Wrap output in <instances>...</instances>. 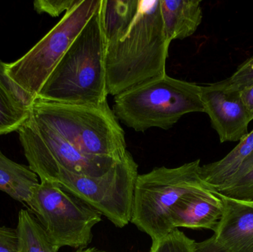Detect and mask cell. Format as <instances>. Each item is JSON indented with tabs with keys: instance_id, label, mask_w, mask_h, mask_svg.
Wrapping results in <instances>:
<instances>
[{
	"instance_id": "1",
	"label": "cell",
	"mask_w": 253,
	"mask_h": 252,
	"mask_svg": "<svg viewBox=\"0 0 253 252\" xmlns=\"http://www.w3.org/2000/svg\"><path fill=\"white\" fill-rule=\"evenodd\" d=\"M107 87L116 96L167 75L161 0H102Z\"/></svg>"
},
{
	"instance_id": "2",
	"label": "cell",
	"mask_w": 253,
	"mask_h": 252,
	"mask_svg": "<svg viewBox=\"0 0 253 252\" xmlns=\"http://www.w3.org/2000/svg\"><path fill=\"white\" fill-rule=\"evenodd\" d=\"M106 40L102 0L73 41L37 99L60 103L99 105L107 102Z\"/></svg>"
},
{
	"instance_id": "3",
	"label": "cell",
	"mask_w": 253,
	"mask_h": 252,
	"mask_svg": "<svg viewBox=\"0 0 253 252\" xmlns=\"http://www.w3.org/2000/svg\"><path fill=\"white\" fill-rule=\"evenodd\" d=\"M30 115L87 155L120 160L127 152L124 130L108 102L87 105L36 99Z\"/></svg>"
},
{
	"instance_id": "4",
	"label": "cell",
	"mask_w": 253,
	"mask_h": 252,
	"mask_svg": "<svg viewBox=\"0 0 253 252\" xmlns=\"http://www.w3.org/2000/svg\"><path fill=\"white\" fill-rule=\"evenodd\" d=\"M118 120L136 132L169 130L191 112H205L201 86L166 75L114 97Z\"/></svg>"
},
{
	"instance_id": "5",
	"label": "cell",
	"mask_w": 253,
	"mask_h": 252,
	"mask_svg": "<svg viewBox=\"0 0 253 252\" xmlns=\"http://www.w3.org/2000/svg\"><path fill=\"white\" fill-rule=\"evenodd\" d=\"M200 160L178 167H161L138 175L134 189L130 223L152 241L174 230L169 220L173 206L184 195L213 190L200 176Z\"/></svg>"
},
{
	"instance_id": "6",
	"label": "cell",
	"mask_w": 253,
	"mask_h": 252,
	"mask_svg": "<svg viewBox=\"0 0 253 252\" xmlns=\"http://www.w3.org/2000/svg\"><path fill=\"white\" fill-rule=\"evenodd\" d=\"M49 239L59 247L85 249L102 215L54 182L40 180L26 204Z\"/></svg>"
},
{
	"instance_id": "7",
	"label": "cell",
	"mask_w": 253,
	"mask_h": 252,
	"mask_svg": "<svg viewBox=\"0 0 253 252\" xmlns=\"http://www.w3.org/2000/svg\"><path fill=\"white\" fill-rule=\"evenodd\" d=\"M138 166L126 152L108 172L99 176L61 170L47 181L60 185L106 217L117 227L130 222Z\"/></svg>"
},
{
	"instance_id": "8",
	"label": "cell",
	"mask_w": 253,
	"mask_h": 252,
	"mask_svg": "<svg viewBox=\"0 0 253 252\" xmlns=\"http://www.w3.org/2000/svg\"><path fill=\"white\" fill-rule=\"evenodd\" d=\"M101 0H81L26 54L6 64L9 78L37 99V94Z\"/></svg>"
},
{
	"instance_id": "9",
	"label": "cell",
	"mask_w": 253,
	"mask_h": 252,
	"mask_svg": "<svg viewBox=\"0 0 253 252\" xmlns=\"http://www.w3.org/2000/svg\"><path fill=\"white\" fill-rule=\"evenodd\" d=\"M17 132L28 166L40 180H50L61 170L83 176H102L119 161L80 152L30 115Z\"/></svg>"
},
{
	"instance_id": "10",
	"label": "cell",
	"mask_w": 253,
	"mask_h": 252,
	"mask_svg": "<svg viewBox=\"0 0 253 252\" xmlns=\"http://www.w3.org/2000/svg\"><path fill=\"white\" fill-rule=\"evenodd\" d=\"M205 112L219 136L221 143L239 142L248 134L251 115L241 97L240 90H233L224 81L201 86Z\"/></svg>"
},
{
	"instance_id": "11",
	"label": "cell",
	"mask_w": 253,
	"mask_h": 252,
	"mask_svg": "<svg viewBox=\"0 0 253 252\" xmlns=\"http://www.w3.org/2000/svg\"><path fill=\"white\" fill-rule=\"evenodd\" d=\"M222 200L224 210L211 237L218 252H253V201L227 198Z\"/></svg>"
},
{
	"instance_id": "12",
	"label": "cell",
	"mask_w": 253,
	"mask_h": 252,
	"mask_svg": "<svg viewBox=\"0 0 253 252\" xmlns=\"http://www.w3.org/2000/svg\"><path fill=\"white\" fill-rule=\"evenodd\" d=\"M224 210L222 200L214 190L199 191L184 195L172 207L169 220L172 229L215 231Z\"/></svg>"
},
{
	"instance_id": "13",
	"label": "cell",
	"mask_w": 253,
	"mask_h": 252,
	"mask_svg": "<svg viewBox=\"0 0 253 252\" xmlns=\"http://www.w3.org/2000/svg\"><path fill=\"white\" fill-rule=\"evenodd\" d=\"M202 1L197 0H161V13L167 38H188L202 23Z\"/></svg>"
},
{
	"instance_id": "14",
	"label": "cell",
	"mask_w": 253,
	"mask_h": 252,
	"mask_svg": "<svg viewBox=\"0 0 253 252\" xmlns=\"http://www.w3.org/2000/svg\"><path fill=\"white\" fill-rule=\"evenodd\" d=\"M253 158V130L220 161L201 166L200 176L214 191L221 189Z\"/></svg>"
},
{
	"instance_id": "15",
	"label": "cell",
	"mask_w": 253,
	"mask_h": 252,
	"mask_svg": "<svg viewBox=\"0 0 253 252\" xmlns=\"http://www.w3.org/2000/svg\"><path fill=\"white\" fill-rule=\"evenodd\" d=\"M40 183L38 176L29 166L14 162L0 149V191L27 204Z\"/></svg>"
},
{
	"instance_id": "16",
	"label": "cell",
	"mask_w": 253,
	"mask_h": 252,
	"mask_svg": "<svg viewBox=\"0 0 253 252\" xmlns=\"http://www.w3.org/2000/svg\"><path fill=\"white\" fill-rule=\"evenodd\" d=\"M19 252H59L42 226L29 212L22 210L18 216Z\"/></svg>"
},
{
	"instance_id": "17",
	"label": "cell",
	"mask_w": 253,
	"mask_h": 252,
	"mask_svg": "<svg viewBox=\"0 0 253 252\" xmlns=\"http://www.w3.org/2000/svg\"><path fill=\"white\" fill-rule=\"evenodd\" d=\"M29 115V108L18 102L0 83V136L18 131Z\"/></svg>"
},
{
	"instance_id": "18",
	"label": "cell",
	"mask_w": 253,
	"mask_h": 252,
	"mask_svg": "<svg viewBox=\"0 0 253 252\" xmlns=\"http://www.w3.org/2000/svg\"><path fill=\"white\" fill-rule=\"evenodd\" d=\"M216 192L233 199L253 201V158Z\"/></svg>"
},
{
	"instance_id": "19",
	"label": "cell",
	"mask_w": 253,
	"mask_h": 252,
	"mask_svg": "<svg viewBox=\"0 0 253 252\" xmlns=\"http://www.w3.org/2000/svg\"><path fill=\"white\" fill-rule=\"evenodd\" d=\"M150 252H196V241L175 229L165 236L152 241Z\"/></svg>"
},
{
	"instance_id": "20",
	"label": "cell",
	"mask_w": 253,
	"mask_h": 252,
	"mask_svg": "<svg viewBox=\"0 0 253 252\" xmlns=\"http://www.w3.org/2000/svg\"><path fill=\"white\" fill-rule=\"evenodd\" d=\"M6 63L0 59V83L3 87L25 108L31 109L36 98L22 87L16 84L11 78H9L5 71Z\"/></svg>"
},
{
	"instance_id": "21",
	"label": "cell",
	"mask_w": 253,
	"mask_h": 252,
	"mask_svg": "<svg viewBox=\"0 0 253 252\" xmlns=\"http://www.w3.org/2000/svg\"><path fill=\"white\" fill-rule=\"evenodd\" d=\"M226 85L233 90H242L253 84V57L242 64L233 75L224 80Z\"/></svg>"
},
{
	"instance_id": "22",
	"label": "cell",
	"mask_w": 253,
	"mask_h": 252,
	"mask_svg": "<svg viewBox=\"0 0 253 252\" xmlns=\"http://www.w3.org/2000/svg\"><path fill=\"white\" fill-rule=\"evenodd\" d=\"M81 0H37L34 2V9L39 13H47L53 17L71 10Z\"/></svg>"
},
{
	"instance_id": "23",
	"label": "cell",
	"mask_w": 253,
	"mask_h": 252,
	"mask_svg": "<svg viewBox=\"0 0 253 252\" xmlns=\"http://www.w3.org/2000/svg\"><path fill=\"white\" fill-rule=\"evenodd\" d=\"M0 252H19L16 229L0 226Z\"/></svg>"
},
{
	"instance_id": "24",
	"label": "cell",
	"mask_w": 253,
	"mask_h": 252,
	"mask_svg": "<svg viewBox=\"0 0 253 252\" xmlns=\"http://www.w3.org/2000/svg\"><path fill=\"white\" fill-rule=\"evenodd\" d=\"M240 94L251 119L253 120V84L240 90Z\"/></svg>"
},
{
	"instance_id": "25",
	"label": "cell",
	"mask_w": 253,
	"mask_h": 252,
	"mask_svg": "<svg viewBox=\"0 0 253 252\" xmlns=\"http://www.w3.org/2000/svg\"><path fill=\"white\" fill-rule=\"evenodd\" d=\"M196 252H218L214 246L212 238L202 242H196Z\"/></svg>"
},
{
	"instance_id": "26",
	"label": "cell",
	"mask_w": 253,
	"mask_h": 252,
	"mask_svg": "<svg viewBox=\"0 0 253 252\" xmlns=\"http://www.w3.org/2000/svg\"><path fill=\"white\" fill-rule=\"evenodd\" d=\"M76 252H108L105 251H102V250H97L95 248H88V249H82V250H79L78 251Z\"/></svg>"
}]
</instances>
